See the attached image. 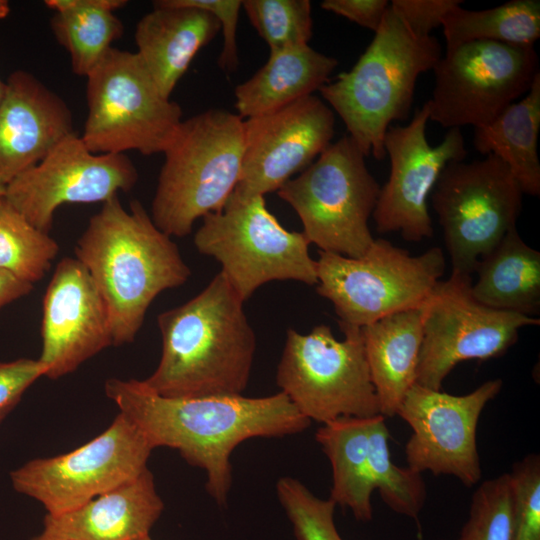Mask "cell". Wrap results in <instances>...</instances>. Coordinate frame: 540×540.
<instances>
[{
	"label": "cell",
	"mask_w": 540,
	"mask_h": 540,
	"mask_svg": "<svg viewBox=\"0 0 540 540\" xmlns=\"http://www.w3.org/2000/svg\"><path fill=\"white\" fill-rule=\"evenodd\" d=\"M104 389L153 448H173L188 464L204 470L206 490L220 506L227 504L233 480L230 458L240 443L301 433L311 424L282 392L168 398L143 380L119 378L108 379Z\"/></svg>",
	"instance_id": "1"
},
{
	"label": "cell",
	"mask_w": 540,
	"mask_h": 540,
	"mask_svg": "<svg viewBox=\"0 0 540 540\" xmlns=\"http://www.w3.org/2000/svg\"><path fill=\"white\" fill-rule=\"evenodd\" d=\"M219 31L210 12L178 0H157L136 25L135 53L162 95L170 98L193 58Z\"/></svg>",
	"instance_id": "22"
},
{
	"label": "cell",
	"mask_w": 540,
	"mask_h": 540,
	"mask_svg": "<svg viewBox=\"0 0 540 540\" xmlns=\"http://www.w3.org/2000/svg\"><path fill=\"white\" fill-rule=\"evenodd\" d=\"M513 495L512 540H540V456L526 455L509 472Z\"/></svg>",
	"instance_id": "35"
},
{
	"label": "cell",
	"mask_w": 540,
	"mask_h": 540,
	"mask_svg": "<svg viewBox=\"0 0 540 540\" xmlns=\"http://www.w3.org/2000/svg\"><path fill=\"white\" fill-rule=\"evenodd\" d=\"M278 500L297 540H344L336 528V504L314 495L302 482L286 476L276 483Z\"/></svg>",
	"instance_id": "34"
},
{
	"label": "cell",
	"mask_w": 540,
	"mask_h": 540,
	"mask_svg": "<svg viewBox=\"0 0 540 540\" xmlns=\"http://www.w3.org/2000/svg\"><path fill=\"white\" fill-rule=\"evenodd\" d=\"M33 284L23 281L13 274L0 269V309L5 305L28 295Z\"/></svg>",
	"instance_id": "40"
},
{
	"label": "cell",
	"mask_w": 540,
	"mask_h": 540,
	"mask_svg": "<svg viewBox=\"0 0 540 540\" xmlns=\"http://www.w3.org/2000/svg\"><path fill=\"white\" fill-rule=\"evenodd\" d=\"M503 386L488 380L465 395H451L414 384L397 414L412 429L405 446L407 467L434 475H452L466 487L482 478L476 430L485 406Z\"/></svg>",
	"instance_id": "16"
},
{
	"label": "cell",
	"mask_w": 540,
	"mask_h": 540,
	"mask_svg": "<svg viewBox=\"0 0 540 540\" xmlns=\"http://www.w3.org/2000/svg\"><path fill=\"white\" fill-rule=\"evenodd\" d=\"M59 245L30 224L4 198L0 201V269L34 284L50 269Z\"/></svg>",
	"instance_id": "31"
},
{
	"label": "cell",
	"mask_w": 540,
	"mask_h": 540,
	"mask_svg": "<svg viewBox=\"0 0 540 540\" xmlns=\"http://www.w3.org/2000/svg\"><path fill=\"white\" fill-rule=\"evenodd\" d=\"M31 540H44L40 535L34 536Z\"/></svg>",
	"instance_id": "45"
},
{
	"label": "cell",
	"mask_w": 540,
	"mask_h": 540,
	"mask_svg": "<svg viewBox=\"0 0 540 540\" xmlns=\"http://www.w3.org/2000/svg\"><path fill=\"white\" fill-rule=\"evenodd\" d=\"M513 495L509 473L483 481L474 491L458 540H512Z\"/></svg>",
	"instance_id": "33"
},
{
	"label": "cell",
	"mask_w": 540,
	"mask_h": 540,
	"mask_svg": "<svg viewBox=\"0 0 540 540\" xmlns=\"http://www.w3.org/2000/svg\"><path fill=\"white\" fill-rule=\"evenodd\" d=\"M54 11L51 31L70 55L73 72L85 76L100 62L124 32L114 12L125 0H46Z\"/></svg>",
	"instance_id": "28"
},
{
	"label": "cell",
	"mask_w": 540,
	"mask_h": 540,
	"mask_svg": "<svg viewBox=\"0 0 540 540\" xmlns=\"http://www.w3.org/2000/svg\"><path fill=\"white\" fill-rule=\"evenodd\" d=\"M164 503L150 470L72 511L46 514L44 540H136L149 535Z\"/></svg>",
	"instance_id": "21"
},
{
	"label": "cell",
	"mask_w": 540,
	"mask_h": 540,
	"mask_svg": "<svg viewBox=\"0 0 540 540\" xmlns=\"http://www.w3.org/2000/svg\"><path fill=\"white\" fill-rule=\"evenodd\" d=\"M390 433L383 415L371 418L368 463L374 489L394 512L417 519L426 500V485L422 473L397 466L391 459Z\"/></svg>",
	"instance_id": "30"
},
{
	"label": "cell",
	"mask_w": 540,
	"mask_h": 540,
	"mask_svg": "<svg viewBox=\"0 0 540 540\" xmlns=\"http://www.w3.org/2000/svg\"><path fill=\"white\" fill-rule=\"evenodd\" d=\"M154 448L125 414L84 445L37 458L10 473L13 488L60 515L140 475Z\"/></svg>",
	"instance_id": "14"
},
{
	"label": "cell",
	"mask_w": 540,
	"mask_h": 540,
	"mask_svg": "<svg viewBox=\"0 0 540 540\" xmlns=\"http://www.w3.org/2000/svg\"><path fill=\"white\" fill-rule=\"evenodd\" d=\"M473 296L490 308L529 317L540 314V252L527 245L516 226L480 258Z\"/></svg>",
	"instance_id": "25"
},
{
	"label": "cell",
	"mask_w": 540,
	"mask_h": 540,
	"mask_svg": "<svg viewBox=\"0 0 540 540\" xmlns=\"http://www.w3.org/2000/svg\"><path fill=\"white\" fill-rule=\"evenodd\" d=\"M163 154L150 216L168 236L185 237L224 208L240 180L243 119L211 108L182 120Z\"/></svg>",
	"instance_id": "5"
},
{
	"label": "cell",
	"mask_w": 540,
	"mask_h": 540,
	"mask_svg": "<svg viewBox=\"0 0 540 540\" xmlns=\"http://www.w3.org/2000/svg\"><path fill=\"white\" fill-rule=\"evenodd\" d=\"M75 258L88 270L109 311L113 345L132 343L163 291L185 284L191 270L171 237L138 200L102 203L77 240Z\"/></svg>",
	"instance_id": "3"
},
{
	"label": "cell",
	"mask_w": 540,
	"mask_h": 540,
	"mask_svg": "<svg viewBox=\"0 0 540 540\" xmlns=\"http://www.w3.org/2000/svg\"><path fill=\"white\" fill-rule=\"evenodd\" d=\"M181 4L200 8L213 14L220 23L223 45L218 57L220 69L233 72L239 64L237 25L242 1L240 0H178Z\"/></svg>",
	"instance_id": "36"
},
{
	"label": "cell",
	"mask_w": 540,
	"mask_h": 540,
	"mask_svg": "<svg viewBox=\"0 0 540 540\" xmlns=\"http://www.w3.org/2000/svg\"><path fill=\"white\" fill-rule=\"evenodd\" d=\"M5 195V186L0 184V201L4 198Z\"/></svg>",
	"instance_id": "43"
},
{
	"label": "cell",
	"mask_w": 540,
	"mask_h": 540,
	"mask_svg": "<svg viewBox=\"0 0 540 540\" xmlns=\"http://www.w3.org/2000/svg\"><path fill=\"white\" fill-rule=\"evenodd\" d=\"M334 133V112L315 95L243 120L242 171L230 198L247 201L278 191L332 143Z\"/></svg>",
	"instance_id": "18"
},
{
	"label": "cell",
	"mask_w": 540,
	"mask_h": 540,
	"mask_svg": "<svg viewBox=\"0 0 540 540\" xmlns=\"http://www.w3.org/2000/svg\"><path fill=\"white\" fill-rule=\"evenodd\" d=\"M462 0H392L390 6L401 16L407 26L420 36H430L447 13Z\"/></svg>",
	"instance_id": "38"
},
{
	"label": "cell",
	"mask_w": 540,
	"mask_h": 540,
	"mask_svg": "<svg viewBox=\"0 0 540 540\" xmlns=\"http://www.w3.org/2000/svg\"><path fill=\"white\" fill-rule=\"evenodd\" d=\"M45 376L58 379L113 345L107 305L85 266L76 258L58 262L42 306Z\"/></svg>",
	"instance_id": "19"
},
{
	"label": "cell",
	"mask_w": 540,
	"mask_h": 540,
	"mask_svg": "<svg viewBox=\"0 0 540 540\" xmlns=\"http://www.w3.org/2000/svg\"><path fill=\"white\" fill-rule=\"evenodd\" d=\"M0 105V184L39 163L74 132L65 101L33 74L16 70Z\"/></svg>",
	"instance_id": "20"
},
{
	"label": "cell",
	"mask_w": 540,
	"mask_h": 540,
	"mask_svg": "<svg viewBox=\"0 0 540 540\" xmlns=\"http://www.w3.org/2000/svg\"><path fill=\"white\" fill-rule=\"evenodd\" d=\"M339 326L343 340L325 324L307 334L288 329L276 371L280 392L304 417L321 424L381 414L361 328Z\"/></svg>",
	"instance_id": "7"
},
{
	"label": "cell",
	"mask_w": 540,
	"mask_h": 540,
	"mask_svg": "<svg viewBox=\"0 0 540 540\" xmlns=\"http://www.w3.org/2000/svg\"><path fill=\"white\" fill-rule=\"evenodd\" d=\"M422 305L361 328L366 360L380 412L393 417L416 383L423 337Z\"/></svg>",
	"instance_id": "23"
},
{
	"label": "cell",
	"mask_w": 540,
	"mask_h": 540,
	"mask_svg": "<svg viewBox=\"0 0 540 540\" xmlns=\"http://www.w3.org/2000/svg\"><path fill=\"white\" fill-rule=\"evenodd\" d=\"M540 129V73L524 97L508 106L490 124L475 128L474 147L493 154L510 169L523 194L540 195L537 153Z\"/></svg>",
	"instance_id": "26"
},
{
	"label": "cell",
	"mask_w": 540,
	"mask_h": 540,
	"mask_svg": "<svg viewBox=\"0 0 540 540\" xmlns=\"http://www.w3.org/2000/svg\"><path fill=\"white\" fill-rule=\"evenodd\" d=\"M441 57L437 38L414 33L389 5L355 65L319 92L362 153L381 160L388 128L409 116L418 77Z\"/></svg>",
	"instance_id": "4"
},
{
	"label": "cell",
	"mask_w": 540,
	"mask_h": 540,
	"mask_svg": "<svg viewBox=\"0 0 540 540\" xmlns=\"http://www.w3.org/2000/svg\"><path fill=\"white\" fill-rule=\"evenodd\" d=\"M6 89H7V84L6 82H3L1 79H0V105L5 97V94H6Z\"/></svg>",
	"instance_id": "42"
},
{
	"label": "cell",
	"mask_w": 540,
	"mask_h": 540,
	"mask_svg": "<svg viewBox=\"0 0 540 540\" xmlns=\"http://www.w3.org/2000/svg\"><path fill=\"white\" fill-rule=\"evenodd\" d=\"M316 267V291L332 303L339 325L362 328L421 306L446 262L439 247L413 256L379 238L358 258L319 251Z\"/></svg>",
	"instance_id": "8"
},
{
	"label": "cell",
	"mask_w": 540,
	"mask_h": 540,
	"mask_svg": "<svg viewBox=\"0 0 540 540\" xmlns=\"http://www.w3.org/2000/svg\"><path fill=\"white\" fill-rule=\"evenodd\" d=\"M430 196L451 273L471 276L480 258L516 226L523 192L507 165L488 154L481 160L448 163Z\"/></svg>",
	"instance_id": "11"
},
{
	"label": "cell",
	"mask_w": 540,
	"mask_h": 540,
	"mask_svg": "<svg viewBox=\"0 0 540 540\" xmlns=\"http://www.w3.org/2000/svg\"><path fill=\"white\" fill-rule=\"evenodd\" d=\"M45 374L46 369L39 359L0 362V422L20 402L25 391Z\"/></svg>",
	"instance_id": "37"
},
{
	"label": "cell",
	"mask_w": 540,
	"mask_h": 540,
	"mask_svg": "<svg viewBox=\"0 0 540 540\" xmlns=\"http://www.w3.org/2000/svg\"><path fill=\"white\" fill-rule=\"evenodd\" d=\"M225 274L196 296L161 312V358L143 382L168 398L242 395L256 352V335Z\"/></svg>",
	"instance_id": "2"
},
{
	"label": "cell",
	"mask_w": 540,
	"mask_h": 540,
	"mask_svg": "<svg viewBox=\"0 0 540 540\" xmlns=\"http://www.w3.org/2000/svg\"><path fill=\"white\" fill-rule=\"evenodd\" d=\"M321 8L376 32L390 5L387 0H324Z\"/></svg>",
	"instance_id": "39"
},
{
	"label": "cell",
	"mask_w": 540,
	"mask_h": 540,
	"mask_svg": "<svg viewBox=\"0 0 540 540\" xmlns=\"http://www.w3.org/2000/svg\"><path fill=\"white\" fill-rule=\"evenodd\" d=\"M10 13V5L6 0H0V19L8 16Z\"/></svg>",
	"instance_id": "41"
},
{
	"label": "cell",
	"mask_w": 540,
	"mask_h": 540,
	"mask_svg": "<svg viewBox=\"0 0 540 540\" xmlns=\"http://www.w3.org/2000/svg\"><path fill=\"white\" fill-rule=\"evenodd\" d=\"M86 78L81 139L92 153L150 156L166 150L182 108L162 95L135 52L110 48Z\"/></svg>",
	"instance_id": "9"
},
{
	"label": "cell",
	"mask_w": 540,
	"mask_h": 540,
	"mask_svg": "<svg viewBox=\"0 0 540 540\" xmlns=\"http://www.w3.org/2000/svg\"><path fill=\"white\" fill-rule=\"evenodd\" d=\"M471 285V276L451 273L423 302L416 384L441 390L457 364L502 356L516 343L520 329L540 324L539 317L481 304L473 296Z\"/></svg>",
	"instance_id": "13"
},
{
	"label": "cell",
	"mask_w": 540,
	"mask_h": 540,
	"mask_svg": "<svg viewBox=\"0 0 540 540\" xmlns=\"http://www.w3.org/2000/svg\"><path fill=\"white\" fill-rule=\"evenodd\" d=\"M365 157L346 135L277 191L297 213L309 243L320 251L358 258L375 239L369 219L381 187Z\"/></svg>",
	"instance_id": "6"
},
{
	"label": "cell",
	"mask_w": 540,
	"mask_h": 540,
	"mask_svg": "<svg viewBox=\"0 0 540 540\" xmlns=\"http://www.w3.org/2000/svg\"><path fill=\"white\" fill-rule=\"evenodd\" d=\"M242 9L269 49L309 44L312 38L309 0H244Z\"/></svg>",
	"instance_id": "32"
},
{
	"label": "cell",
	"mask_w": 540,
	"mask_h": 540,
	"mask_svg": "<svg viewBox=\"0 0 540 540\" xmlns=\"http://www.w3.org/2000/svg\"><path fill=\"white\" fill-rule=\"evenodd\" d=\"M428 120L425 102L407 125L388 128L384 149L390 173L372 214L379 233L399 232L411 242L433 236L428 197L445 166L467 155L460 128L448 129L440 144L430 146L426 137Z\"/></svg>",
	"instance_id": "17"
},
{
	"label": "cell",
	"mask_w": 540,
	"mask_h": 540,
	"mask_svg": "<svg viewBox=\"0 0 540 540\" xmlns=\"http://www.w3.org/2000/svg\"><path fill=\"white\" fill-rule=\"evenodd\" d=\"M137 181L138 171L129 157L92 153L73 132L7 184L4 199L30 224L49 233L58 207L104 203L119 191L132 190Z\"/></svg>",
	"instance_id": "15"
},
{
	"label": "cell",
	"mask_w": 540,
	"mask_h": 540,
	"mask_svg": "<svg viewBox=\"0 0 540 540\" xmlns=\"http://www.w3.org/2000/svg\"><path fill=\"white\" fill-rule=\"evenodd\" d=\"M337 59L309 44L270 49L265 64L234 90L238 115L267 114L313 95L329 80Z\"/></svg>",
	"instance_id": "24"
},
{
	"label": "cell",
	"mask_w": 540,
	"mask_h": 540,
	"mask_svg": "<svg viewBox=\"0 0 540 540\" xmlns=\"http://www.w3.org/2000/svg\"><path fill=\"white\" fill-rule=\"evenodd\" d=\"M442 27L446 49L472 41L534 46L540 37V1L512 0L485 10L458 5L447 13Z\"/></svg>",
	"instance_id": "29"
},
{
	"label": "cell",
	"mask_w": 540,
	"mask_h": 540,
	"mask_svg": "<svg viewBox=\"0 0 540 540\" xmlns=\"http://www.w3.org/2000/svg\"><path fill=\"white\" fill-rule=\"evenodd\" d=\"M429 120L484 127L526 94L539 73L534 46L472 41L446 49L433 68Z\"/></svg>",
	"instance_id": "12"
},
{
	"label": "cell",
	"mask_w": 540,
	"mask_h": 540,
	"mask_svg": "<svg viewBox=\"0 0 540 540\" xmlns=\"http://www.w3.org/2000/svg\"><path fill=\"white\" fill-rule=\"evenodd\" d=\"M194 235L200 254L214 258L245 302L270 281L318 282L316 260L302 232L289 231L267 209L264 196L229 198L219 212L207 214Z\"/></svg>",
	"instance_id": "10"
},
{
	"label": "cell",
	"mask_w": 540,
	"mask_h": 540,
	"mask_svg": "<svg viewBox=\"0 0 540 540\" xmlns=\"http://www.w3.org/2000/svg\"><path fill=\"white\" fill-rule=\"evenodd\" d=\"M136 540H152V538L150 537V535H147V536H144V537L136 539Z\"/></svg>",
	"instance_id": "44"
},
{
	"label": "cell",
	"mask_w": 540,
	"mask_h": 540,
	"mask_svg": "<svg viewBox=\"0 0 540 540\" xmlns=\"http://www.w3.org/2000/svg\"><path fill=\"white\" fill-rule=\"evenodd\" d=\"M371 418L341 417L322 424L315 433L332 468L329 499L349 508L361 522L370 521L373 513L374 487L368 463Z\"/></svg>",
	"instance_id": "27"
}]
</instances>
